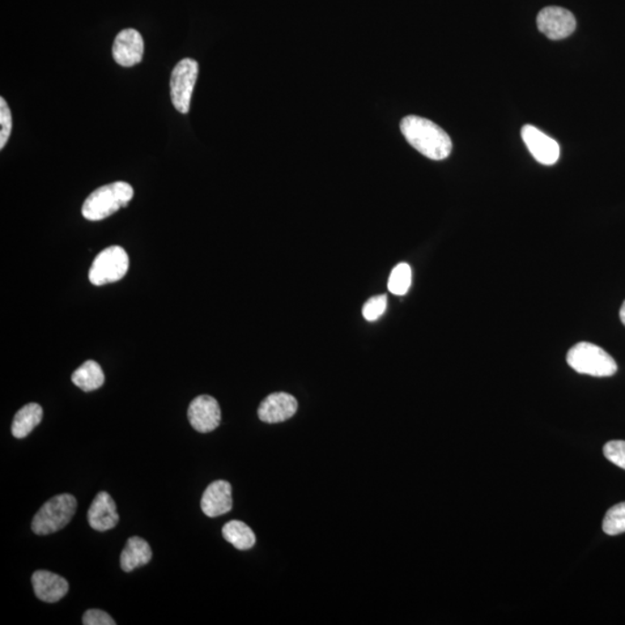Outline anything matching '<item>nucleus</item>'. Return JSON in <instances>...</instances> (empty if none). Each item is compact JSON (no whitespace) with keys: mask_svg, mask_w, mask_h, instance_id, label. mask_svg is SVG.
I'll return each mask as SVG.
<instances>
[{"mask_svg":"<svg viewBox=\"0 0 625 625\" xmlns=\"http://www.w3.org/2000/svg\"><path fill=\"white\" fill-rule=\"evenodd\" d=\"M401 131L407 142L431 160H444L452 152L453 144L446 131L427 118L410 115L401 121Z\"/></svg>","mask_w":625,"mask_h":625,"instance_id":"nucleus-1","label":"nucleus"},{"mask_svg":"<svg viewBox=\"0 0 625 625\" xmlns=\"http://www.w3.org/2000/svg\"><path fill=\"white\" fill-rule=\"evenodd\" d=\"M134 188L126 182H114L93 191L84 202V218L99 221L116 214L121 207H127L134 197Z\"/></svg>","mask_w":625,"mask_h":625,"instance_id":"nucleus-2","label":"nucleus"},{"mask_svg":"<svg viewBox=\"0 0 625 625\" xmlns=\"http://www.w3.org/2000/svg\"><path fill=\"white\" fill-rule=\"evenodd\" d=\"M76 511V499L70 493L53 497L33 518L32 529L36 535L56 533L70 524Z\"/></svg>","mask_w":625,"mask_h":625,"instance_id":"nucleus-3","label":"nucleus"},{"mask_svg":"<svg viewBox=\"0 0 625 625\" xmlns=\"http://www.w3.org/2000/svg\"><path fill=\"white\" fill-rule=\"evenodd\" d=\"M568 364L578 373L598 378L611 377L618 371L613 357L588 342L578 343L569 351Z\"/></svg>","mask_w":625,"mask_h":625,"instance_id":"nucleus-4","label":"nucleus"},{"mask_svg":"<svg viewBox=\"0 0 625 625\" xmlns=\"http://www.w3.org/2000/svg\"><path fill=\"white\" fill-rule=\"evenodd\" d=\"M129 270V257L120 246L108 247L97 255L93 262L88 277L93 285H102L117 282Z\"/></svg>","mask_w":625,"mask_h":625,"instance_id":"nucleus-5","label":"nucleus"},{"mask_svg":"<svg viewBox=\"0 0 625 625\" xmlns=\"http://www.w3.org/2000/svg\"><path fill=\"white\" fill-rule=\"evenodd\" d=\"M198 76V63L185 58L176 64L171 76V96L174 107L181 114H188L191 96Z\"/></svg>","mask_w":625,"mask_h":625,"instance_id":"nucleus-6","label":"nucleus"},{"mask_svg":"<svg viewBox=\"0 0 625 625\" xmlns=\"http://www.w3.org/2000/svg\"><path fill=\"white\" fill-rule=\"evenodd\" d=\"M538 27L550 40H563L576 31V18L563 7L549 6L539 13Z\"/></svg>","mask_w":625,"mask_h":625,"instance_id":"nucleus-7","label":"nucleus"},{"mask_svg":"<svg viewBox=\"0 0 625 625\" xmlns=\"http://www.w3.org/2000/svg\"><path fill=\"white\" fill-rule=\"evenodd\" d=\"M188 419L191 427L199 433L215 431L221 420L219 403L208 395L194 398L189 406Z\"/></svg>","mask_w":625,"mask_h":625,"instance_id":"nucleus-8","label":"nucleus"},{"mask_svg":"<svg viewBox=\"0 0 625 625\" xmlns=\"http://www.w3.org/2000/svg\"><path fill=\"white\" fill-rule=\"evenodd\" d=\"M521 137L531 156L539 164L551 166L559 159V146L556 140L543 134L541 130L530 125L522 127Z\"/></svg>","mask_w":625,"mask_h":625,"instance_id":"nucleus-9","label":"nucleus"},{"mask_svg":"<svg viewBox=\"0 0 625 625\" xmlns=\"http://www.w3.org/2000/svg\"><path fill=\"white\" fill-rule=\"evenodd\" d=\"M144 55V40L136 29H125L116 38L113 45V56L118 66L131 67L142 62Z\"/></svg>","mask_w":625,"mask_h":625,"instance_id":"nucleus-10","label":"nucleus"},{"mask_svg":"<svg viewBox=\"0 0 625 625\" xmlns=\"http://www.w3.org/2000/svg\"><path fill=\"white\" fill-rule=\"evenodd\" d=\"M297 410L296 398L287 393L270 394L258 407V418L267 424H277L292 418Z\"/></svg>","mask_w":625,"mask_h":625,"instance_id":"nucleus-11","label":"nucleus"},{"mask_svg":"<svg viewBox=\"0 0 625 625\" xmlns=\"http://www.w3.org/2000/svg\"><path fill=\"white\" fill-rule=\"evenodd\" d=\"M201 508L208 518H217L231 511L233 508L232 486L227 480H216L204 491Z\"/></svg>","mask_w":625,"mask_h":625,"instance_id":"nucleus-12","label":"nucleus"},{"mask_svg":"<svg viewBox=\"0 0 625 625\" xmlns=\"http://www.w3.org/2000/svg\"><path fill=\"white\" fill-rule=\"evenodd\" d=\"M87 519L89 526L97 531H106L116 527L120 517H118L116 504L108 492L97 493L88 509Z\"/></svg>","mask_w":625,"mask_h":625,"instance_id":"nucleus-13","label":"nucleus"},{"mask_svg":"<svg viewBox=\"0 0 625 625\" xmlns=\"http://www.w3.org/2000/svg\"><path fill=\"white\" fill-rule=\"evenodd\" d=\"M32 584L36 598L46 603L58 602L69 592V582L56 573L40 570L33 573Z\"/></svg>","mask_w":625,"mask_h":625,"instance_id":"nucleus-14","label":"nucleus"},{"mask_svg":"<svg viewBox=\"0 0 625 625\" xmlns=\"http://www.w3.org/2000/svg\"><path fill=\"white\" fill-rule=\"evenodd\" d=\"M152 549L146 539L133 537L127 539L121 554V568L125 572H131L151 562Z\"/></svg>","mask_w":625,"mask_h":625,"instance_id":"nucleus-15","label":"nucleus"},{"mask_svg":"<svg viewBox=\"0 0 625 625\" xmlns=\"http://www.w3.org/2000/svg\"><path fill=\"white\" fill-rule=\"evenodd\" d=\"M44 409L37 403H29L16 412L12 424V435L24 439L42 422Z\"/></svg>","mask_w":625,"mask_h":625,"instance_id":"nucleus-16","label":"nucleus"},{"mask_svg":"<svg viewBox=\"0 0 625 625\" xmlns=\"http://www.w3.org/2000/svg\"><path fill=\"white\" fill-rule=\"evenodd\" d=\"M71 379L84 392H93L105 384V373L96 361L87 360L76 369Z\"/></svg>","mask_w":625,"mask_h":625,"instance_id":"nucleus-17","label":"nucleus"},{"mask_svg":"<svg viewBox=\"0 0 625 625\" xmlns=\"http://www.w3.org/2000/svg\"><path fill=\"white\" fill-rule=\"evenodd\" d=\"M223 537L237 550L252 549L257 543L255 533L245 522L232 520L223 527Z\"/></svg>","mask_w":625,"mask_h":625,"instance_id":"nucleus-18","label":"nucleus"},{"mask_svg":"<svg viewBox=\"0 0 625 625\" xmlns=\"http://www.w3.org/2000/svg\"><path fill=\"white\" fill-rule=\"evenodd\" d=\"M412 272L407 263H399L394 267L388 280V290L397 296H405L411 287Z\"/></svg>","mask_w":625,"mask_h":625,"instance_id":"nucleus-19","label":"nucleus"},{"mask_svg":"<svg viewBox=\"0 0 625 625\" xmlns=\"http://www.w3.org/2000/svg\"><path fill=\"white\" fill-rule=\"evenodd\" d=\"M602 529L606 534L611 535V537L625 533V501L608 509L606 517L603 519Z\"/></svg>","mask_w":625,"mask_h":625,"instance_id":"nucleus-20","label":"nucleus"},{"mask_svg":"<svg viewBox=\"0 0 625 625\" xmlns=\"http://www.w3.org/2000/svg\"><path fill=\"white\" fill-rule=\"evenodd\" d=\"M12 131V114L4 97L0 99V148L5 147Z\"/></svg>","mask_w":625,"mask_h":625,"instance_id":"nucleus-21","label":"nucleus"},{"mask_svg":"<svg viewBox=\"0 0 625 625\" xmlns=\"http://www.w3.org/2000/svg\"><path fill=\"white\" fill-rule=\"evenodd\" d=\"M603 454H605L607 460L625 470V441L613 440L607 442L605 448H603Z\"/></svg>","mask_w":625,"mask_h":625,"instance_id":"nucleus-22","label":"nucleus"},{"mask_svg":"<svg viewBox=\"0 0 625 625\" xmlns=\"http://www.w3.org/2000/svg\"><path fill=\"white\" fill-rule=\"evenodd\" d=\"M387 308V297L385 295L371 297L363 307V316L368 321H376Z\"/></svg>","mask_w":625,"mask_h":625,"instance_id":"nucleus-23","label":"nucleus"},{"mask_svg":"<svg viewBox=\"0 0 625 625\" xmlns=\"http://www.w3.org/2000/svg\"><path fill=\"white\" fill-rule=\"evenodd\" d=\"M85 625H115L112 616L100 610H89L83 616Z\"/></svg>","mask_w":625,"mask_h":625,"instance_id":"nucleus-24","label":"nucleus"},{"mask_svg":"<svg viewBox=\"0 0 625 625\" xmlns=\"http://www.w3.org/2000/svg\"><path fill=\"white\" fill-rule=\"evenodd\" d=\"M620 320H622L623 325L625 326V301L622 305V308H620Z\"/></svg>","mask_w":625,"mask_h":625,"instance_id":"nucleus-25","label":"nucleus"}]
</instances>
